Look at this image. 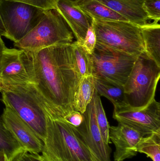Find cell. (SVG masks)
Returning <instances> with one entry per match:
<instances>
[{"mask_svg":"<svg viewBox=\"0 0 160 161\" xmlns=\"http://www.w3.org/2000/svg\"><path fill=\"white\" fill-rule=\"evenodd\" d=\"M35 83L51 111L53 119L74 110L73 100L80 79L75 68L72 43L32 52Z\"/></svg>","mask_w":160,"mask_h":161,"instance_id":"6da1fadb","label":"cell"},{"mask_svg":"<svg viewBox=\"0 0 160 161\" xmlns=\"http://www.w3.org/2000/svg\"><path fill=\"white\" fill-rule=\"evenodd\" d=\"M39 157L44 161H99L78 128L63 118H51Z\"/></svg>","mask_w":160,"mask_h":161,"instance_id":"7a4b0ae2","label":"cell"},{"mask_svg":"<svg viewBox=\"0 0 160 161\" xmlns=\"http://www.w3.org/2000/svg\"><path fill=\"white\" fill-rule=\"evenodd\" d=\"M0 92L6 108L12 110L44 142L52 113L34 84L1 87Z\"/></svg>","mask_w":160,"mask_h":161,"instance_id":"3957f363","label":"cell"},{"mask_svg":"<svg viewBox=\"0 0 160 161\" xmlns=\"http://www.w3.org/2000/svg\"><path fill=\"white\" fill-rule=\"evenodd\" d=\"M160 77V67L145 53L138 56L124 85L128 108L139 110L155 98Z\"/></svg>","mask_w":160,"mask_h":161,"instance_id":"277c9868","label":"cell"},{"mask_svg":"<svg viewBox=\"0 0 160 161\" xmlns=\"http://www.w3.org/2000/svg\"><path fill=\"white\" fill-rule=\"evenodd\" d=\"M92 25L96 37V45L137 56L144 52L141 26L129 21L94 19Z\"/></svg>","mask_w":160,"mask_h":161,"instance_id":"5b68a950","label":"cell"},{"mask_svg":"<svg viewBox=\"0 0 160 161\" xmlns=\"http://www.w3.org/2000/svg\"><path fill=\"white\" fill-rule=\"evenodd\" d=\"M73 34L56 9L45 10L38 24L14 46L21 50L35 52L60 44H71Z\"/></svg>","mask_w":160,"mask_h":161,"instance_id":"8992f818","label":"cell"},{"mask_svg":"<svg viewBox=\"0 0 160 161\" xmlns=\"http://www.w3.org/2000/svg\"><path fill=\"white\" fill-rule=\"evenodd\" d=\"M44 11L24 3L0 0V15L5 37L14 43L20 40L38 24Z\"/></svg>","mask_w":160,"mask_h":161,"instance_id":"52a82bcc","label":"cell"},{"mask_svg":"<svg viewBox=\"0 0 160 161\" xmlns=\"http://www.w3.org/2000/svg\"><path fill=\"white\" fill-rule=\"evenodd\" d=\"M90 57L94 77L124 86L138 56L96 45Z\"/></svg>","mask_w":160,"mask_h":161,"instance_id":"ba28073f","label":"cell"},{"mask_svg":"<svg viewBox=\"0 0 160 161\" xmlns=\"http://www.w3.org/2000/svg\"><path fill=\"white\" fill-rule=\"evenodd\" d=\"M35 83L32 52L7 48L0 64V88Z\"/></svg>","mask_w":160,"mask_h":161,"instance_id":"9c48e42d","label":"cell"},{"mask_svg":"<svg viewBox=\"0 0 160 161\" xmlns=\"http://www.w3.org/2000/svg\"><path fill=\"white\" fill-rule=\"evenodd\" d=\"M113 118L138 131L143 137L160 133V104L155 98L141 109L128 108L114 109Z\"/></svg>","mask_w":160,"mask_h":161,"instance_id":"30bf717a","label":"cell"},{"mask_svg":"<svg viewBox=\"0 0 160 161\" xmlns=\"http://www.w3.org/2000/svg\"><path fill=\"white\" fill-rule=\"evenodd\" d=\"M83 115V121L77 128L84 141L99 161H111V148L103 141L97 122L95 93Z\"/></svg>","mask_w":160,"mask_h":161,"instance_id":"8fae6325","label":"cell"},{"mask_svg":"<svg viewBox=\"0 0 160 161\" xmlns=\"http://www.w3.org/2000/svg\"><path fill=\"white\" fill-rule=\"evenodd\" d=\"M1 116L6 127L23 150L35 155L41 153L43 142L12 110L5 107Z\"/></svg>","mask_w":160,"mask_h":161,"instance_id":"7c38bea8","label":"cell"},{"mask_svg":"<svg viewBox=\"0 0 160 161\" xmlns=\"http://www.w3.org/2000/svg\"><path fill=\"white\" fill-rule=\"evenodd\" d=\"M143 136L135 130L121 123L116 126H110V141L115 146V161H124L136 156L137 146Z\"/></svg>","mask_w":160,"mask_h":161,"instance_id":"4fadbf2b","label":"cell"},{"mask_svg":"<svg viewBox=\"0 0 160 161\" xmlns=\"http://www.w3.org/2000/svg\"><path fill=\"white\" fill-rule=\"evenodd\" d=\"M55 9L69 26L77 39L76 42L81 45L84 41L88 28L92 24V19L76 8L73 4L72 0H60Z\"/></svg>","mask_w":160,"mask_h":161,"instance_id":"5bb4252c","label":"cell"},{"mask_svg":"<svg viewBox=\"0 0 160 161\" xmlns=\"http://www.w3.org/2000/svg\"><path fill=\"white\" fill-rule=\"evenodd\" d=\"M123 16L129 21L142 26L146 25L149 19L143 9L144 0H96Z\"/></svg>","mask_w":160,"mask_h":161,"instance_id":"9a60e30c","label":"cell"},{"mask_svg":"<svg viewBox=\"0 0 160 161\" xmlns=\"http://www.w3.org/2000/svg\"><path fill=\"white\" fill-rule=\"evenodd\" d=\"M72 3L87 17L94 19L129 21L117 12L96 0H73Z\"/></svg>","mask_w":160,"mask_h":161,"instance_id":"2e32d148","label":"cell"},{"mask_svg":"<svg viewBox=\"0 0 160 161\" xmlns=\"http://www.w3.org/2000/svg\"><path fill=\"white\" fill-rule=\"evenodd\" d=\"M94 80L95 90L98 94L110 100L115 110L128 108L124 86L98 77H94Z\"/></svg>","mask_w":160,"mask_h":161,"instance_id":"e0dca14e","label":"cell"},{"mask_svg":"<svg viewBox=\"0 0 160 161\" xmlns=\"http://www.w3.org/2000/svg\"><path fill=\"white\" fill-rule=\"evenodd\" d=\"M144 52L160 67V25L149 23L141 27Z\"/></svg>","mask_w":160,"mask_h":161,"instance_id":"ac0fdd59","label":"cell"},{"mask_svg":"<svg viewBox=\"0 0 160 161\" xmlns=\"http://www.w3.org/2000/svg\"><path fill=\"white\" fill-rule=\"evenodd\" d=\"M95 92L94 76L90 75L82 78L74 95L73 100L74 110L80 112L83 114L92 101Z\"/></svg>","mask_w":160,"mask_h":161,"instance_id":"d6986e66","label":"cell"},{"mask_svg":"<svg viewBox=\"0 0 160 161\" xmlns=\"http://www.w3.org/2000/svg\"><path fill=\"white\" fill-rule=\"evenodd\" d=\"M13 135L7 129L2 116H0V153H3L11 161L16 155L23 151Z\"/></svg>","mask_w":160,"mask_h":161,"instance_id":"ffe728a7","label":"cell"},{"mask_svg":"<svg viewBox=\"0 0 160 161\" xmlns=\"http://www.w3.org/2000/svg\"><path fill=\"white\" fill-rule=\"evenodd\" d=\"M72 48L75 68L80 79L92 75L90 55L76 41L72 42Z\"/></svg>","mask_w":160,"mask_h":161,"instance_id":"44dd1931","label":"cell"},{"mask_svg":"<svg viewBox=\"0 0 160 161\" xmlns=\"http://www.w3.org/2000/svg\"><path fill=\"white\" fill-rule=\"evenodd\" d=\"M138 152L144 153L153 161H160V133L143 137L137 146Z\"/></svg>","mask_w":160,"mask_h":161,"instance_id":"7402d4cb","label":"cell"},{"mask_svg":"<svg viewBox=\"0 0 160 161\" xmlns=\"http://www.w3.org/2000/svg\"><path fill=\"white\" fill-rule=\"evenodd\" d=\"M95 108L96 117L102 139L105 143L109 145L111 142L109 137L110 126L101 103V97L95 90Z\"/></svg>","mask_w":160,"mask_h":161,"instance_id":"603a6c76","label":"cell"},{"mask_svg":"<svg viewBox=\"0 0 160 161\" xmlns=\"http://www.w3.org/2000/svg\"><path fill=\"white\" fill-rule=\"evenodd\" d=\"M142 8L149 20H153V23H159L160 20V0H144Z\"/></svg>","mask_w":160,"mask_h":161,"instance_id":"cb8c5ba5","label":"cell"},{"mask_svg":"<svg viewBox=\"0 0 160 161\" xmlns=\"http://www.w3.org/2000/svg\"><path fill=\"white\" fill-rule=\"evenodd\" d=\"M19 2L41 8L44 10L55 9L56 5L60 0H5Z\"/></svg>","mask_w":160,"mask_h":161,"instance_id":"d4e9b609","label":"cell"},{"mask_svg":"<svg viewBox=\"0 0 160 161\" xmlns=\"http://www.w3.org/2000/svg\"><path fill=\"white\" fill-rule=\"evenodd\" d=\"M96 44V37L95 30L92 24L88 28L85 38L81 44L83 50L89 55H92L95 51Z\"/></svg>","mask_w":160,"mask_h":161,"instance_id":"484cf974","label":"cell"},{"mask_svg":"<svg viewBox=\"0 0 160 161\" xmlns=\"http://www.w3.org/2000/svg\"><path fill=\"white\" fill-rule=\"evenodd\" d=\"M64 119L76 127L80 126L83 121V114L77 111L73 110L64 117Z\"/></svg>","mask_w":160,"mask_h":161,"instance_id":"4316f807","label":"cell"},{"mask_svg":"<svg viewBox=\"0 0 160 161\" xmlns=\"http://www.w3.org/2000/svg\"><path fill=\"white\" fill-rule=\"evenodd\" d=\"M11 161H44L39 157V155H35L23 150L18 153Z\"/></svg>","mask_w":160,"mask_h":161,"instance_id":"83f0119b","label":"cell"},{"mask_svg":"<svg viewBox=\"0 0 160 161\" xmlns=\"http://www.w3.org/2000/svg\"><path fill=\"white\" fill-rule=\"evenodd\" d=\"M6 48L7 47L3 41L2 39V36L0 35V64H1V59H2L3 52Z\"/></svg>","mask_w":160,"mask_h":161,"instance_id":"f1b7e54d","label":"cell"},{"mask_svg":"<svg viewBox=\"0 0 160 161\" xmlns=\"http://www.w3.org/2000/svg\"><path fill=\"white\" fill-rule=\"evenodd\" d=\"M6 35V33L5 29L4 26L3 24L2 18H1V15H0V35L2 36H4L5 37Z\"/></svg>","mask_w":160,"mask_h":161,"instance_id":"f546056e","label":"cell"},{"mask_svg":"<svg viewBox=\"0 0 160 161\" xmlns=\"http://www.w3.org/2000/svg\"><path fill=\"white\" fill-rule=\"evenodd\" d=\"M0 161H6V155L3 153H0Z\"/></svg>","mask_w":160,"mask_h":161,"instance_id":"4dcf8cb0","label":"cell"},{"mask_svg":"<svg viewBox=\"0 0 160 161\" xmlns=\"http://www.w3.org/2000/svg\"><path fill=\"white\" fill-rule=\"evenodd\" d=\"M6 161H9L8 159L7 158L6 156Z\"/></svg>","mask_w":160,"mask_h":161,"instance_id":"1f68e13d","label":"cell"}]
</instances>
